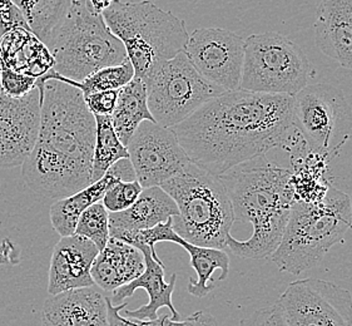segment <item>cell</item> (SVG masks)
<instances>
[{
    "instance_id": "cell-12",
    "label": "cell",
    "mask_w": 352,
    "mask_h": 326,
    "mask_svg": "<svg viewBox=\"0 0 352 326\" xmlns=\"http://www.w3.org/2000/svg\"><path fill=\"white\" fill-rule=\"evenodd\" d=\"M135 180L143 188L162 186L190 162L172 128L142 122L127 144Z\"/></svg>"
},
{
    "instance_id": "cell-30",
    "label": "cell",
    "mask_w": 352,
    "mask_h": 326,
    "mask_svg": "<svg viewBox=\"0 0 352 326\" xmlns=\"http://www.w3.org/2000/svg\"><path fill=\"white\" fill-rule=\"evenodd\" d=\"M142 191H143V187L137 180L134 181L118 180L107 190L102 199L103 201L102 204L108 210V213H120L133 205Z\"/></svg>"
},
{
    "instance_id": "cell-24",
    "label": "cell",
    "mask_w": 352,
    "mask_h": 326,
    "mask_svg": "<svg viewBox=\"0 0 352 326\" xmlns=\"http://www.w3.org/2000/svg\"><path fill=\"white\" fill-rule=\"evenodd\" d=\"M188 252L190 266L196 271L197 279H190L187 291L195 298H204L214 290L216 284L213 274L216 270L221 271L219 281H225L230 275V256L225 250L216 248L197 246L184 240L181 245Z\"/></svg>"
},
{
    "instance_id": "cell-3",
    "label": "cell",
    "mask_w": 352,
    "mask_h": 326,
    "mask_svg": "<svg viewBox=\"0 0 352 326\" xmlns=\"http://www.w3.org/2000/svg\"><path fill=\"white\" fill-rule=\"evenodd\" d=\"M291 170L268 161L266 155L227 171L221 181L232 204L234 222H250L248 240L227 237V248L243 260L270 259L280 245L289 221L294 196Z\"/></svg>"
},
{
    "instance_id": "cell-19",
    "label": "cell",
    "mask_w": 352,
    "mask_h": 326,
    "mask_svg": "<svg viewBox=\"0 0 352 326\" xmlns=\"http://www.w3.org/2000/svg\"><path fill=\"white\" fill-rule=\"evenodd\" d=\"M144 268V256L140 248L109 237L93 263V281L99 289L113 292L140 276Z\"/></svg>"
},
{
    "instance_id": "cell-10",
    "label": "cell",
    "mask_w": 352,
    "mask_h": 326,
    "mask_svg": "<svg viewBox=\"0 0 352 326\" xmlns=\"http://www.w3.org/2000/svg\"><path fill=\"white\" fill-rule=\"evenodd\" d=\"M292 123L311 149L331 161L351 138V107L335 85H306L294 96Z\"/></svg>"
},
{
    "instance_id": "cell-23",
    "label": "cell",
    "mask_w": 352,
    "mask_h": 326,
    "mask_svg": "<svg viewBox=\"0 0 352 326\" xmlns=\"http://www.w3.org/2000/svg\"><path fill=\"white\" fill-rule=\"evenodd\" d=\"M111 118L113 127L124 146H127L142 122H155L149 111L147 87L143 79L134 76L129 83L120 88Z\"/></svg>"
},
{
    "instance_id": "cell-28",
    "label": "cell",
    "mask_w": 352,
    "mask_h": 326,
    "mask_svg": "<svg viewBox=\"0 0 352 326\" xmlns=\"http://www.w3.org/2000/svg\"><path fill=\"white\" fill-rule=\"evenodd\" d=\"M74 234L85 237L103 250L111 237L109 234V213L103 204L97 202L88 207L80 215Z\"/></svg>"
},
{
    "instance_id": "cell-7",
    "label": "cell",
    "mask_w": 352,
    "mask_h": 326,
    "mask_svg": "<svg viewBox=\"0 0 352 326\" xmlns=\"http://www.w3.org/2000/svg\"><path fill=\"white\" fill-rule=\"evenodd\" d=\"M47 47L54 58L53 71L76 82L128 59L123 43L87 0H72Z\"/></svg>"
},
{
    "instance_id": "cell-8",
    "label": "cell",
    "mask_w": 352,
    "mask_h": 326,
    "mask_svg": "<svg viewBox=\"0 0 352 326\" xmlns=\"http://www.w3.org/2000/svg\"><path fill=\"white\" fill-rule=\"evenodd\" d=\"M315 73L306 53L289 36L271 30L245 41L241 89L294 97Z\"/></svg>"
},
{
    "instance_id": "cell-32",
    "label": "cell",
    "mask_w": 352,
    "mask_h": 326,
    "mask_svg": "<svg viewBox=\"0 0 352 326\" xmlns=\"http://www.w3.org/2000/svg\"><path fill=\"white\" fill-rule=\"evenodd\" d=\"M239 326H286L281 306L276 303L272 306L262 307L241 319Z\"/></svg>"
},
{
    "instance_id": "cell-4",
    "label": "cell",
    "mask_w": 352,
    "mask_h": 326,
    "mask_svg": "<svg viewBox=\"0 0 352 326\" xmlns=\"http://www.w3.org/2000/svg\"><path fill=\"white\" fill-rule=\"evenodd\" d=\"M352 230L351 197L333 184L318 202H294L281 242L270 256L282 272L301 275L315 269Z\"/></svg>"
},
{
    "instance_id": "cell-27",
    "label": "cell",
    "mask_w": 352,
    "mask_h": 326,
    "mask_svg": "<svg viewBox=\"0 0 352 326\" xmlns=\"http://www.w3.org/2000/svg\"><path fill=\"white\" fill-rule=\"evenodd\" d=\"M135 73H134L133 65L129 62V59H126L123 63L109 65L96 71L79 82L60 77L53 69H50L43 78L59 79L80 89L83 96H85L88 93L98 92V91H120L122 87H124L133 79Z\"/></svg>"
},
{
    "instance_id": "cell-20",
    "label": "cell",
    "mask_w": 352,
    "mask_h": 326,
    "mask_svg": "<svg viewBox=\"0 0 352 326\" xmlns=\"http://www.w3.org/2000/svg\"><path fill=\"white\" fill-rule=\"evenodd\" d=\"M0 67L39 79L53 69L54 58L34 33L16 28L0 36Z\"/></svg>"
},
{
    "instance_id": "cell-13",
    "label": "cell",
    "mask_w": 352,
    "mask_h": 326,
    "mask_svg": "<svg viewBox=\"0 0 352 326\" xmlns=\"http://www.w3.org/2000/svg\"><path fill=\"white\" fill-rule=\"evenodd\" d=\"M184 54L204 78L225 92L240 88L245 39L232 30L196 29L190 34Z\"/></svg>"
},
{
    "instance_id": "cell-36",
    "label": "cell",
    "mask_w": 352,
    "mask_h": 326,
    "mask_svg": "<svg viewBox=\"0 0 352 326\" xmlns=\"http://www.w3.org/2000/svg\"><path fill=\"white\" fill-rule=\"evenodd\" d=\"M161 326H219L210 312H196L184 320H173L169 315L160 316Z\"/></svg>"
},
{
    "instance_id": "cell-6",
    "label": "cell",
    "mask_w": 352,
    "mask_h": 326,
    "mask_svg": "<svg viewBox=\"0 0 352 326\" xmlns=\"http://www.w3.org/2000/svg\"><path fill=\"white\" fill-rule=\"evenodd\" d=\"M161 187L178 207V215L172 217L177 234L197 246L227 248L234 217L228 192L219 176L190 162Z\"/></svg>"
},
{
    "instance_id": "cell-33",
    "label": "cell",
    "mask_w": 352,
    "mask_h": 326,
    "mask_svg": "<svg viewBox=\"0 0 352 326\" xmlns=\"http://www.w3.org/2000/svg\"><path fill=\"white\" fill-rule=\"evenodd\" d=\"M117 98L118 91H98L85 94V102L94 116H112Z\"/></svg>"
},
{
    "instance_id": "cell-22",
    "label": "cell",
    "mask_w": 352,
    "mask_h": 326,
    "mask_svg": "<svg viewBox=\"0 0 352 326\" xmlns=\"http://www.w3.org/2000/svg\"><path fill=\"white\" fill-rule=\"evenodd\" d=\"M118 180H120V176L109 169L103 177L87 186L83 190L54 201L50 210L53 228L62 237L74 234L80 215L88 207L102 201L107 190Z\"/></svg>"
},
{
    "instance_id": "cell-34",
    "label": "cell",
    "mask_w": 352,
    "mask_h": 326,
    "mask_svg": "<svg viewBox=\"0 0 352 326\" xmlns=\"http://www.w3.org/2000/svg\"><path fill=\"white\" fill-rule=\"evenodd\" d=\"M16 28L29 29L21 10L13 0H0V36Z\"/></svg>"
},
{
    "instance_id": "cell-31",
    "label": "cell",
    "mask_w": 352,
    "mask_h": 326,
    "mask_svg": "<svg viewBox=\"0 0 352 326\" xmlns=\"http://www.w3.org/2000/svg\"><path fill=\"white\" fill-rule=\"evenodd\" d=\"M36 82L38 79L28 74L0 67V89L9 97L21 98L27 96L36 88Z\"/></svg>"
},
{
    "instance_id": "cell-2",
    "label": "cell",
    "mask_w": 352,
    "mask_h": 326,
    "mask_svg": "<svg viewBox=\"0 0 352 326\" xmlns=\"http://www.w3.org/2000/svg\"><path fill=\"white\" fill-rule=\"evenodd\" d=\"M41 124L21 176L43 199H60L92 184L96 117L80 89L56 78H39Z\"/></svg>"
},
{
    "instance_id": "cell-1",
    "label": "cell",
    "mask_w": 352,
    "mask_h": 326,
    "mask_svg": "<svg viewBox=\"0 0 352 326\" xmlns=\"http://www.w3.org/2000/svg\"><path fill=\"white\" fill-rule=\"evenodd\" d=\"M289 94L227 91L172 127L184 152L202 170L222 176L280 147L292 126Z\"/></svg>"
},
{
    "instance_id": "cell-15",
    "label": "cell",
    "mask_w": 352,
    "mask_h": 326,
    "mask_svg": "<svg viewBox=\"0 0 352 326\" xmlns=\"http://www.w3.org/2000/svg\"><path fill=\"white\" fill-rule=\"evenodd\" d=\"M144 256L146 268L140 276L134 279L129 284L123 285L120 289L113 291L112 301H124L131 298L138 289H143L148 294V304L141 306L137 310H123L128 318L140 320H155L158 318V312L161 307H167L170 310L172 319L181 320L179 312L172 303V295L176 287L177 274H173L169 281H166V269L161 259L155 252V246H142L140 248Z\"/></svg>"
},
{
    "instance_id": "cell-5",
    "label": "cell",
    "mask_w": 352,
    "mask_h": 326,
    "mask_svg": "<svg viewBox=\"0 0 352 326\" xmlns=\"http://www.w3.org/2000/svg\"><path fill=\"white\" fill-rule=\"evenodd\" d=\"M102 15L108 28L123 43L135 76L142 79L184 52L190 38L184 21L151 0H113Z\"/></svg>"
},
{
    "instance_id": "cell-16",
    "label": "cell",
    "mask_w": 352,
    "mask_h": 326,
    "mask_svg": "<svg viewBox=\"0 0 352 326\" xmlns=\"http://www.w3.org/2000/svg\"><path fill=\"white\" fill-rule=\"evenodd\" d=\"M98 254V248L91 240L76 234L63 236L56 242L50 259V295L96 285L92 266Z\"/></svg>"
},
{
    "instance_id": "cell-26",
    "label": "cell",
    "mask_w": 352,
    "mask_h": 326,
    "mask_svg": "<svg viewBox=\"0 0 352 326\" xmlns=\"http://www.w3.org/2000/svg\"><path fill=\"white\" fill-rule=\"evenodd\" d=\"M96 117V142L93 151L92 184L106 175L114 163L129 158L124 146L113 127L111 116Z\"/></svg>"
},
{
    "instance_id": "cell-25",
    "label": "cell",
    "mask_w": 352,
    "mask_h": 326,
    "mask_svg": "<svg viewBox=\"0 0 352 326\" xmlns=\"http://www.w3.org/2000/svg\"><path fill=\"white\" fill-rule=\"evenodd\" d=\"M34 33L45 45L62 21L72 0H13Z\"/></svg>"
},
{
    "instance_id": "cell-37",
    "label": "cell",
    "mask_w": 352,
    "mask_h": 326,
    "mask_svg": "<svg viewBox=\"0 0 352 326\" xmlns=\"http://www.w3.org/2000/svg\"><path fill=\"white\" fill-rule=\"evenodd\" d=\"M94 12L102 14L107 8L112 4L113 0H87Z\"/></svg>"
},
{
    "instance_id": "cell-17",
    "label": "cell",
    "mask_w": 352,
    "mask_h": 326,
    "mask_svg": "<svg viewBox=\"0 0 352 326\" xmlns=\"http://www.w3.org/2000/svg\"><path fill=\"white\" fill-rule=\"evenodd\" d=\"M43 326H109L107 296L97 285L50 295L43 306Z\"/></svg>"
},
{
    "instance_id": "cell-14",
    "label": "cell",
    "mask_w": 352,
    "mask_h": 326,
    "mask_svg": "<svg viewBox=\"0 0 352 326\" xmlns=\"http://www.w3.org/2000/svg\"><path fill=\"white\" fill-rule=\"evenodd\" d=\"M41 124L39 87L21 98L0 89V169H14L34 149Z\"/></svg>"
},
{
    "instance_id": "cell-29",
    "label": "cell",
    "mask_w": 352,
    "mask_h": 326,
    "mask_svg": "<svg viewBox=\"0 0 352 326\" xmlns=\"http://www.w3.org/2000/svg\"><path fill=\"white\" fill-rule=\"evenodd\" d=\"M111 237L120 239L122 241L133 245L134 248H140L142 246H155L158 242H173L177 245H182L184 239L177 234L173 228L172 219L167 222L158 224L157 226L151 227L147 230H138L131 232H120Z\"/></svg>"
},
{
    "instance_id": "cell-11",
    "label": "cell",
    "mask_w": 352,
    "mask_h": 326,
    "mask_svg": "<svg viewBox=\"0 0 352 326\" xmlns=\"http://www.w3.org/2000/svg\"><path fill=\"white\" fill-rule=\"evenodd\" d=\"M277 303L286 326H352L351 292L331 281H292Z\"/></svg>"
},
{
    "instance_id": "cell-9",
    "label": "cell",
    "mask_w": 352,
    "mask_h": 326,
    "mask_svg": "<svg viewBox=\"0 0 352 326\" xmlns=\"http://www.w3.org/2000/svg\"><path fill=\"white\" fill-rule=\"evenodd\" d=\"M147 100L155 123L172 128L199 107L225 92L190 63L184 52L155 67L146 78Z\"/></svg>"
},
{
    "instance_id": "cell-18",
    "label": "cell",
    "mask_w": 352,
    "mask_h": 326,
    "mask_svg": "<svg viewBox=\"0 0 352 326\" xmlns=\"http://www.w3.org/2000/svg\"><path fill=\"white\" fill-rule=\"evenodd\" d=\"M314 29L318 50L352 69V0H321Z\"/></svg>"
},
{
    "instance_id": "cell-35",
    "label": "cell",
    "mask_w": 352,
    "mask_h": 326,
    "mask_svg": "<svg viewBox=\"0 0 352 326\" xmlns=\"http://www.w3.org/2000/svg\"><path fill=\"white\" fill-rule=\"evenodd\" d=\"M127 305V303H122L120 305H113L111 298L107 296V312L109 326H161L160 316L155 320H140L123 316L122 312Z\"/></svg>"
},
{
    "instance_id": "cell-21",
    "label": "cell",
    "mask_w": 352,
    "mask_h": 326,
    "mask_svg": "<svg viewBox=\"0 0 352 326\" xmlns=\"http://www.w3.org/2000/svg\"><path fill=\"white\" fill-rule=\"evenodd\" d=\"M178 215L175 199L161 186L143 188L138 199L127 210L109 213V234L147 230L167 222Z\"/></svg>"
}]
</instances>
